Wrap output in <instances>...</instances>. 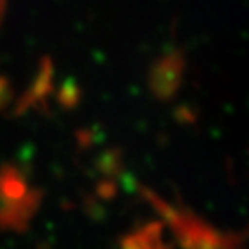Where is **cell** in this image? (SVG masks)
Returning a JSON list of instances; mask_svg holds the SVG:
<instances>
[{
  "label": "cell",
  "instance_id": "obj_1",
  "mask_svg": "<svg viewBox=\"0 0 249 249\" xmlns=\"http://www.w3.org/2000/svg\"><path fill=\"white\" fill-rule=\"evenodd\" d=\"M41 201H43V192L41 188L36 187L26 199L18 203L0 197V231L24 232L30 227V222L34 220L37 211L41 209Z\"/></svg>",
  "mask_w": 249,
  "mask_h": 249
},
{
  "label": "cell",
  "instance_id": "obj_2",
  "mask_svg": "<svg viewBox=\"0 0 249 249\" xmlns=\"http://www.w3.org/2000/svg\"><path fill=\"white\" fill-rule=\"evenodd\" d=\"M34 187H30L26 176L15 164H2L0 166V197L18 203L30 196Z\"/></svg>",
  "mask_w": 249,
  "mask_h": 249
},
{
  "label": "cell",
  "instance_id": "obj_3",
  "mask_svg": "<svg viewBox=\"0 0 249 249\" xmlns=\"http://www.w3.org/2000/svg\"><path fill=\"white\" fill-rule=\"evenodd\" d=\"M122 249H168L160 236L159 223H148L133 234H127L120 242Z\"/></svg>",
  "mask_w": 249,
  "mask_h": 249
},
{
  "label": "cell",
  "instance_id": "obj_4",
  "mask_svg": "<svg viewBox=\"0 0 249 249\" xmlns=\"http://www.w3.org/2000/svg\"><path fill=\"white\" fill-rule=\"evenodd\" d=\"M50 76H52V67H50V63H45L41 72H39V76H37L36 81H34L32 89L18 100L17 111H15L17 115L24 113V111L30 109L32 106H37L41 100H45V96L50 92V80H52Z\"/></svg>",
  "mask_w": 249,
  "mask_h": 249
},
{
  "label": "cell",
  "instance_id": "obj_5",
  "mask_svg": "<svg viewBox=\"0 0 249 249\" xmlns=\"http://www.w3.org/2000/svg\"><path fill=\"white\" fill-rule=\"evenodd\" d=\"M11 98H13V87L8 78L0 76V111L9 106Z\"/></svg>",
  "mask_w": 249,
  "mask_h": 249
},
{
  "label": "cell",
  "instance_id": "obj_6",
  "mask_svg": "<svg viewBox=\"0 0 249 249\" xmlns=\"http://www.w3.org/2000/svg\"><path fill=\"white\" fill-rule=\"evenodd\" d=\"M98 192L102 194V197H111L115 194V187L113 185H109V183H102L98 187Z\"/></svg>",
  "mask_w": 249,
  "mask_h": 249
},
{
  "label": "cell",
  "instance_id": "obj_7",
  "mask_svg": "<svg viewBox=\"0 0 249 249\" xmlns=\"http://www.w3.org/2000/svg\"><path fill=\"white\" fill-rule=\"evenodd\" d=\"M6 6H8V0H0V24L4 20V15H6Z\"/></svg>",
  "mask_w": 249,
  "mask_h": 249
}]
</instances>
